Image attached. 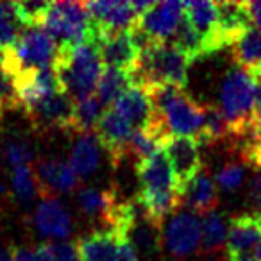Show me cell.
<instances>
[{
    "mask_svg": "<svg viewBox=\"0 0 261 261\" xmlns=\"http://www.w3.org/2000/svg\"><path fill=\"white\" fill-rule=\"evenodd\" d=\"M54 70L61 88L75 102L95 95L104 70L98 43L84 41L75 47L59 48Z\"/></svg>",
    "mask_w": 261,
    "mask_h": 261,
    "instance_id": "obj_1",
    "label": "cell"
},
{
    "mask_svg": "<svg viewBox=\"0 0 261 261\" xmlns=\"http://www.w3.org/2000/svg\"><path fill=\"white\" fill-rule=\"evenodd\" d=\"M190 65L192 61L170 41H152L149 47L140 50L130 77L133 84L143 88L156 84L185 88L188 83Z\"/></svg>",
    "mask_w": 261,
    "mask_h": 261,
    "instance_id": "obj_2",
    "label": "cell"
},
{
    "mask_svg": "<svg viewBox=\"0 0 261 261\" xmlns=\"http://www.w3.org/2000/svg\"><path fill=\"white\" fill-rule=\"evenodd\" d=\"M257 79L242 68H231L225 73L220 86V111L229 122L234 140L247 136L256 125L254 104H256Z\"/></svg>",
    "mask_w": 261,
    "mask_h": 261,
    "instance_id": "obj_3",
    "label": "cell"
},
{
    "mask_svg": "<svg viewBox=\"0 0 261 261\" xmlns=\"http://www.w3.org/2000/svg\"><path fill=\"white\" fill-rule=\"evenodd\" d=\"M43 25L59 48L75 47L84 41H98L86 2H52Z\"/></svg>",
    "mask_w": 261,
    "mask_h": 261,
    "instance_id": "obj_4",
    "label": "cell"
},
{
    "mask_svg": "<svg viewBox=\"0 0 261 261\" xmlns=\"http://www.w3.org/2000/svg\"><path fill=\"white\" fill-rule=\"evenodd\" d=\"M59 47L56 40L40 27L25 29L13 50H8L4 68L16 77L25 70H38L54 66Z\"/></svg>",
    "mask_w": 261,
    "mask_h": 261,
    "instance_id": "obj_5",
    "label": "cell"
},
{
    "mask_svg": "<svg viewBox=\"0 0 261 261\" xmlns=\"http://www.w3.org/2000/svg\"><path fill=\"white\" fill-rule=\"evenodd\" d=\"M168 135L197 138L202 133L206 106L193 100L185 90H179L170 102L158 113Z\"/></svg>",
    "mask_w": 261,
    "mask_h": 261,
    "instance_id": "obj_6",
    "label": "cell"
},
{
    "mask_svg": "<svg viewBox=\"0 0 261 261\" xmlns=\"http://www.w3.org/2000/svg\"><path fill=\"white\" fill-rule=\"evenodd\" d=\"M83 261H140L135 245L125 234L98 229L77 242Z\"/></svg>",
    "mask_w": 261,
    "mask_h": 261,
    "instance_id": "obj_7",
    "label": "cell"
},
{
    "mask_svg": "<svg viewBox=\"0 0 261 261\" xmlns=\"http://www.w3.org/2000/svg\"><path fill=\"white\" fill-rule=\"evenodd\" d=\"M161 150L165 152L168 163H170L175 186L181 193L204 167L202 161H200L199 143L195 142V138L170 135L165 138Z\"/></svg>",
    "mask_w": 261,
    "mask_h": 261,
    "instance_id": "obj_8",
    "label": "cell"
},
{
    "mask_svg": "<svg viewBox=\"0 0 261 261\" xmlns=\"http://www.w3.org/2000/svg\"><path fill=\"white\" fill-rule=\"evenodd\" d=\"M163 243L177 259L195 254L200 250V218L190 211L175 213L167 224Z\"/></svg>",
    "mask_w": 261,
    "mask_h": 261,
    "instance_id": "obj_9",
    "label": "cell"
},
{
    "mask_svg": "<svg viewBox=\"0 0 261 261\" xmlns=\"http://www.w3.org/2000/svg\"><path fill=\"white\" fill-rule=\"evenodd\" d=\"M40 195L43 200L58 199L59 193H68L79 186V175L70 163L58 158H41L33 165Z\"/></svg>",
    "mask_w": 261,
    "mask_h": 261,
    "instance_id": "obj_10",
    "label": "cell"
},
{
    "mask_svg": "<svg viewBox=\"0 0 261 261\" xmlns=\"http://www.w3.org/2000/svg\"><path fill=\"white\" fill-rule=\"evenodd\" d=\"M77 207L90 222H97L102 229L111 231L115 227L116 217L122 207V200H118L116 193L108 188L98 186H84L75 195Z\"/></svg>",
    "mask_w": 261,
    "mask_h": 261,
    "instance_id": "obj_11",
    "label": "cell"
},
{
    "mask_svg": "<svg viewBox=\"0 0 261 261\" xmlns=\"http://www.w3.org/2000/svg\"><path fill=\"white\" fill-rule=\"evenodd\" d=\"M73 109H75V100L66 91H58L31 108L27 111V116L36 129L72 130Z\"/></svg>",
    "mask_w": 261,
    "mask_h": 261,
    "instance_id": "obj_12",
    "label": "cell"
},
{
    "mask_svg": "<svg viewBox=\"0 0 261 261\" xmlns=\"http://www.w3.org/2000/svg\"><path fill=\"white\" fill-rule=\"evenodd\" d=\"M86 9L98 38L116 31H129L140 20L133 2H86Z\"/></svg>",
    "mask_w": 261,
    "mask_h": 261,
    "instance_id": "obj_13",
    "label": "cell"
},
{
    "mask_svg": "<svg viewBox=\"0 0 261 261\" xmlns=\"http://www.w3.org/2000/svg\"><path fill=\"white\" fill-rule=\"evenodd\" d=\"M185 18V2H154L152 8L145 11L136 25L154 41H168L177 31Z\"/></svg>",
    "mask_w": 261,
    "mask_h": 261,
    "instance_id": "obj_14",
    "label": "cell"
},
{
    "mask_svg": "<svg viewBox=\"0 0 261 261\" xmlns=\"http://www.w3.org/2000/svg\"><path fill=\"white\" fill-rule=\"evenodd\" d=\"M133 133H135L133 125L125 118H122L113 108L106 109L97 129H95L98 143L108 152L113 165H118L122 160H125L127 143H129Z\"/></svg>",
    "mask_w": 261,
    "mask_h": 261,
    "instance_id": "obj_15",
    "label": "cell"
},
{
    "mask_svg": "<svg viewBox=\"0 0 261 261\" xmlns=\"http://www.w3.org/2000/svg\"><path fill=\"white\" fill-rule=\"evenodd\" d=\"M261 245V217L256 213H242L229 220L227 254L229 259L252 256Z\"/></svg>",
    "mask_w": 261,
    "mask_h": 261,
    "instance_id": "obj_16",
    "label": "cell"
},
{
    "mask_svg": "<svg viewBox=\"0 0 261 261\" xmlns=\"http://www.w3.org/2000/svg\"><path fill=\"white\" fill-rule=\"evenodd\" d=\"M97 43L102 65L109 68L133 72L140 52L133 41L130 31H116V33L104 34L98 38Z\"/></svg>",
    "mask_w": 261,
    "mask_h": 261,
    "instance_id": "obj_17",
    "label": "cell"
},
{
    "mask_svg": "<svg viewBox=\"0 0 261 261\" xmlns=\"http://www.w3.org/2000/svg\"><path fill=\"white\" fill-rule=\"evenodd\" d=\"M122 118L133 125V129H145L158 118L147 90L138 84L129 86L111 106Z\"/></svg>",
    "mask_w": 261,
    "mask_h": 261,
    "instance_id": "obj_18",
    "label": "cell"
},
{
    "mask_svg": "<svg viewBox=\"0 0 261 261\" xmlns=\"http://www.w3.org/2000/svg\"><path fill=\"white\" fill-rule=\"evenodd\" d=\"M185 18L202 36L207 54L224 47L218 34L217 2H185Z\"/></svg>",
    "mask_w": 261,
    "mask_h": 261,
    "instance_id": "obj_19",
    "label": "cell"
},
{
    "mask_svg": "<svg viewBox=\"0 0 261 261\" xmlns=\"http://www.w3.org/2000/svg\"><path fill=\"white\" fill-rule=\"evenodd\" d=\"M34 227L41 236L65 240L72 234L73 220L70 211L58 199L43 200L34 211Z\"/></svg>",
    "mask_w": 261,
    "mask_h": 261,
    "instance_id": "obj_20",
    "label": "cell"
},
{
    "mask_svg": "<svg viewBox=\"0 0 261 261\" xmlns=\"http://www.w3.org/2000/svg\"><path fill=\"white\" fill-rule=\"evenodd\" d=\"M181 206H186L190 211H193V215H204V217L217 210L218 186L204 167L181 192Z\"/></svg>",
    "mask_w": 261,
    "mask_h": 261,
    "instance_id": "obj_21",
    "label": "cell"
},
{
    "mask_svg": "<svg viewBox=\"0 0 261 261\" xmlns=\"http://www.w3.org/2000/svg\"><path fill=\"white\" fill-rule=\"evenodd\" d=\"M135 168L142 190H145V192H174V190H177L170 163H168L163 150L138 163Z\"/></svg>",
    "mask_w": 261,
    "mask_h": 261,
    "instance_id": "obj_22",
    "label": "cell"
},
{
    "mask_svg": "<svg viewBox=\"0 0 261 261\" xmlns=\"http://www.w3.org/2000/svg\"><path fill=\"white\" fill-rule=\"evenodd\" d=\"M232 58L238 68L261 81V31L249 27L231 43Z\"/></svg>",
    "mask_w": 261,
    "mask_h": 261,
    "instance_id": "obj_23",
    "label": "cell"
},
{
    "mask_svg": "<svg viewBox=\"0 0 261 261\" xmlns=\"http://www.w3.org/2000/svg\"><path fill=\"white\" fill-rule=\"evenodd\" d=\"M102 147L95 133L79 135L70 150V167L81 177H90L100 167Z\"/></svg>",
    "mask_w": 261,
    "mask_h": 261,
    "instance_id": "obj_24",
    "label": "cell"
},
{
    "mask_svg": "<svg viewBox=\"0 0 261 261\" xmlns=\"http://www.w3.org/2000/svg\"><path fill=\"white\" fill-rule=\"evenodd\" d=\"M218 15V34L224 47H231V43L250 25L249 15L245 11L243 2H217Z\"/></svg>",
    "mask_w": 261,
    "mask_h": 261,
    "instance_id": "obj_25",
    "label": "cell"
},
{
    "mask_svg": "<svg viewBox=\"0 0 261 261\" xmlns=\"http://www.w3.org/2000/svg\"><path fill=\"white\" fill-rule=\"evenodd\" d=\"M229 222L224 215L213 213L206 215L200 220V252L202 254H218L227 243Z\"/></svg>",
    "mask_w": 261,
    "mask_h": 261,
    "instance_id": "obj_26",
    "label": "cell"
},
{
    "mask_svg": "<svg viewBox=\"0 0 261 261\" xmlns=\"http://www.w3.org/2000/svg\"><path fill=\"white\" fill-rule=\"evenodd\" d=\"M129 86H133V77H130V72L104 66L95 95H97L98 100L102 102V106L108 109L115 104L116 98H118Z\"/></svg>",
    "mask_w": 261,
    "mask_h": 261,
    "instance_id": "obj_27",
    "label": "cell"
},
{
    "mask_svg": "<svg viewBox=\"0 0 261 261\" xmlns=\"http://www.w3.org/2000/svg\"><path fill=\"white\" fill-rule=\"evenodd\" d=\"M106 108L98 100L97 95H91L83 100L75 102L73 109V120H72V130L77 135H86V133H95Z\"/></svg>",
    "mask_w": 261,
    "mask_h": 261,
    "instance_id": "obj_28",
    "label": "cell"
},
{
    "mask_svg": "<svg viewBox=\"0 0 261 261\" xmlns=\"http://www.w3.org/2000/svg\"><path fill=\"white\" fill-rule=\"evenodd\" d=\"M23 23L20 20L16 2H0V45L6 50H13L23 34Z\"/></svg>",
    "mask_w": 261,
    "mask_h": 261,
    "instance_id": "obj_29",
    "label": "cell"
},
{
    "mask_svg": "<svg viewBox=\"0 0 261 261\" xmlns=\"http://www.w3.org/2000/svg\"><path fill=\"white\" fill-rule=\"evenodd\" d=\"M9 182H11V195L20 204H29L34 197L40 195V186H38L33 165L13 168Z\"/></svg>",
    "mask_w": 261,
    "mask_h": 261,
    "instance_id": "obj_30",
    "label": "cell"
},
{
    "mask_svg": "<svg viewBox=\"0 0 261 261\" xmlns=\"http://www.w3.org/2000/svg\"><path fill=\"white\" fill-rule=\"evenodd\" d=\"M2 150V160L6 165H9L13 168L18 167H29L34 165V150L27 140H23L22 136H8L0 145Z\"/></svg>",
    "mask_w": 261,
    "mask_h": 261,
    "instance_id": "obj_31",
    "label": "cell"
},
{
    "mask_svg": "<svg viewBox=\"0 0 261 261\" xmlns=\"http://www.w3.org/2000/svg\"><path fill=\"white\" fill-rule=\"evenodd\" d=\"M50 4L52 2H43V0H29V2H16V9L23 25L27 29H33L43 25Z\"/></svg>",
    "mask_w": 261,
    "mask_h": 261,
    "instance_id": "obj_32",
    "label": "cell"
},
{
    "mask_svg": "<svg viewBox=\"0 0 261 261\" xmlns=\"http://www.w3.org/2000/svg\"><path fill=\"white\" fill-rule=\"evenodd\" d=\"M215 182H217L218 188L225 190V192H234V190H238L243 182L242 163L227 161L225 165H222L217 174H215Z\"/></svg>",
    "mask_w": 261,
    "mask_h": 261,
    "instance_id": "obj_33",
    "label": "cell"
},
{
    "mask_svg": "<svg viewBox=\"0 0 261 261\" xmlns=\"http://www.w3.org/2000/svg\"><path fill=\"white\" fill-rule=\"evenodd\" d=\"M16 108H20V102L15 77L4 66H0V116L4 115L6 111H9V109Z\"/></svg>",
    "mask_w": 261,
    "mask_h": 261,
    "instance_id": "obj_34",
    "label": "cell"
},
{
    "mask_svg": "<svg viewBox=\"0 0 261 261\" xmlns=\"http://www.w3.org/2000/svg\"><path fill=\"white\" fill-rule=\"evenodd\" d=\"M13 261H52L48 243H40L38 247H22L13 250Z\"/></svg>",
    "mask_w": 261,
    "mask_h": 261,
    "instance_id": "obj_35",
    "label": "cell"
},
{
    "mask_svg": "<svg viewBox=\"0 0 261 261\" xmlns=\"http://www.w3.org/2000/svg\"><path fill=\"white\" fill-rule=\"evenodd\" d=\"M50 247V257L52 261H83L81 259L77 243L72 242H58L48 243Z\"/></svg>",
    "mask_w": 261,
    "mask_h": 261,
    "instance_id": "obj_36",
    "label": "cell"
},
{
    "mask_svg": "<svg viewBox=\"0 0 261 261\" xmlns=\"http://www.w3.org/2000/svg\"><path fill=\"white\" fill-rule=\"evenodd\" d=\"M247 202L250 206V213H256L261 217V170H256L249 181L247 188Z\"/></svg>",
    "mask_w": 261,
    "mask_h": 261,
    "instance_id": "obj_37",
    "label": "cell"
},
{
    "mask_svg": "<svg viewBox=\"0 0 261 261\" xmlns=\"http://www.w3.org/2000/svg\"><path fill=\"white\" fill-rule=\"evenodd\" d=\"M243 4H245V11L249 15L250 25L261 31V0L259 2H243Z\"/></svg>",
    "mask_w": 261,
    "mask_h": 261,
    "instance_id": "obj_38",
    "label": "cell"
},
{
    "mask_svg": "<svg viewBox=\"0 0 261 261\" xmlns=\"http://www.w3.org/2000/svg\"><path fill=\"white\" fill-rule=\"evenodd\" d=\"M254 116H256V122L261 123V81H257V88H256V104H254Z\"/></svg>",
    "mask_w": 261,
    "mask_h": 261,
    "instance_id": "obj_39",
    "label": "cell"
},
{
    "mask_svg": "<svg viewBox=\"0 0 261 261\" xmlns=\"http://www.w3.org/2000/svg\"><path fill=\"white\" fill-rule=\"evenodd\" d=\"M13 250H15V247L0 243V261H13Z\"/></svg>",
    "mask_w": 261,
    "mask_h": 261,
    "instance_id": "obj_40",
    "label": "cell"
},
{
    "mask_svg": "<svg viewBox=\"0 0 261 261\" xmlns=\"http://www.w3.org/2000/svg\"><path fill=\"white\" fill-rule=\"evenodd\" d=\"M6 54H8V50H6L2 45H0V66L4 65V61H6Z\"/></svg>",
    "mask_w": 261,
    "mask_h": 261,
    "instance_id": "obj_41",
    "label": "cell"
},
{
    "mask_svg": "<svg viewBox=\"0 0 261 261\" xmlns=\"http://www.w3.org/2000/svg\"><path fill=\"white\" fill-rule=\"evenodd\" d=\"M229 261H257L254 256H242V257H236V259H229Z\"/></svg>",
    "mask_w": 261,
    "mask_h": 261,
    "instance_id": "obj_42",
    "label": "cell"
},
{
    "mask_svg": "<svg viewBox=\"0 0 261 261\" xmlns=\"http://www.w3.org/2000/svg\"><path fill=\"white\" fill-rule=\"evenodd\" d=\"M4 160H2V154H0V175H2V174H4Z\"/></svg>",
    "mask_w": 261,
    "mask_h": 261,
    "instance_id": "obj_43",
    "label": "cell"
},
{
    "mask_svg": "<svg viewBox=\"0 0 261 261\" xmlns=\"http://www.w3.org/2000/svg\"><path fill=\"white\" fill-rule=\"evenodd\" d=\"M254 257H256L257 261H261V245H259V249L256 250V254H254Z\"/></svg>",
    "mask_w": 261,
    "mask_h": 261,
    "instance_id": "obj_44",
    "label": "cell"
}]
</instances>
